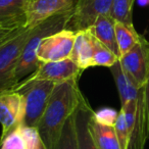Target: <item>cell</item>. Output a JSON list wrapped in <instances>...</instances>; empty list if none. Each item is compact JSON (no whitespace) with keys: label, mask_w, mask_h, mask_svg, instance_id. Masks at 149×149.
Returning a JSON list of instances; mask_svg holds the SVG:
<instances>
[{"label":"cell","mask_w":149,"mask_h":149,"mask_svg":"<svg viewBox=\"0 0 149 149\" xmlns=\"http://www.w3.org/2000/svg\"><path fill=\"white\" fill-rule=\"evenodd\" d=\"M79 79L55 85L37 130L46 149H54L66 120L74 113L84 97L78 85Z\"/></svg>","instance_id":"6da1fadb"},{"label":"cell","mask_w":149,"mask_h":149,"mask_svg":"<svg viewBox=\"0 0 149 149\" xmlns=\"http://www.w3.org/2000/svg\"><path fill=\"white\" fill-rule=\"evenodd\" d=\"M72 13H74V9L54 15L32 28L31 35L26 43L19 63L15 68V86L24 79L29 77L30 74H33L39 68L40 61L37 58V50L42 40L47 36L66 29V25L70 22Z\"/></svg>","instance_id":"7a4b0ae2"},{"label":"cell","mask_w":149,"mask_h":149,"mask_svg":"<svg viewBox=\"0 0 149 149\" xmlns=\"http://www.w3.org/2000/svg\"><path fill=\"white\" fill-rule=\"evenodd\" d=\"M55 85L51 81L24 79L10 89L21 94L24 99L23 126L37 128Z\"/></svg>","instance_id":"3957f363"},{"label":"cell","mask_w":149,"mask_h":149,"mask_svg":"<svg viewBox=\"0 0 149 149\" xmlns=\"http://www.w3.org/2000/svg\"><path fill=\"white\" fill-rule=\"evenodd\" d=\"M31 32L32 27L19 28L0 41V92L15 86V68Z\"/></svg>","instance_id":"277c9868"},{"label":"cell","mask_w":149,"mask_h":149,"mask_svg":"<svg viewBox=\"0 0 149 149\" xmlns=\"http://www.w3.org/2000/svg\"><path fill=\"white\" fill-rule=\"evenodd\" d=\"M123 70L130 74L139 87L149 79V42L140 35L138 43L120 58Z\"/></svg>","instance_id":"5b68a950"},{"label":"cell","mask_w":149,"mask_h":149,"mask_svg":"<svg viewBox=\"0 0 149 149\" xmlns=\"http://www.w3.org/2000/svg\"><path fill=\"white\" fill-rule=\"evenodd\" d=\"M113 0H78L66 30L79 32L91 28L99 15H110Z\"/></svg>","instance_id":"8992f818"},{"label":"cell","mask_w":149,"mask_h":149,"mask_svg":"<svg viewBox=\"0 0 149 149\" xmlns=\"http://www.w3.org/2000/svg\"><path fill=\"white\" fill-rule=\"evenodd\" d=\"M76 39V32L62 30L45 37L37 50L40 62L59 61L70 58Z\"/></svg>","instance_id":"52a82bcc"},{"label":"cell","mask_w":149,"mask_h":149,"mask_svg":"<svg viewBox=\"0 0 149 149\" xmlns=\"http://www.w3.org/2000/svg\"><path fill=\"white\" fill-rule=\"evenodd\" d=\"M23 120L24 99L21 94L13 90L0 92V124L2 126L0 139L23 125Z\"/></svg>","instance_id":"ba28073f"},{"label":"cell","mask_w":149,"mask_h":149,"mask_svg":"<svg viewBox=\"0 0 149 149\" xmlns=\"http://www.w3.org/2000/svg\"><path fill=\"white\" fill-rule=\"evenodd\" d=\"M83 70L70 58L59 61L40 62V65L26 80H45L54 83H62L70 79H80Z\"/></svg>","instance_id":"9c48e42d"},{"label":"cell","mask_w":149,"mask_h":149,"mask_svg":"<svg viewBox=\"0 0 149 149\" xmlns=\"http://www.w3.org/2000/svg\"><path fill=\"white\" fill-rule=\"evenodd\" d=\"M35 0H0V30L27 27L28 15Z\"/></svg>","instance_id":"30bf717a"},{"label":"cell","mask_w":149,"mask_h":149,"mask_svg":"<svg viewBox=\"0 0 149 149\" xmlns=\"http://www.w3.org/2000/svg\"><path fill=\"white\" fill-rule=\"evenodd\" d=\"M78 0H35L28 15L27 27H35L54 15L74 9Z\"/></svg>","instance_id":"8fae6325"},{"label":"cell","mask_w":149,"mask_h":149,"mask_svg":"<svg viewBox=\"0 0 149 149\" xmlns=\"http://www.w3.org/2000/svg\"><path fill=\"white\" fill-rule=\"evenodd\" d=\"M93 113L89 102L83 97L74 113L78 149H98L90 129V120Z\"/></svg>","instance_id":"7c38bea8"},{"label":"cell","mask_w":149,"mask_h":149,"mask_svg":"<svg viewBox=\"0 0 149 149\" xmlns=\"http://www.w3.org/2000/svg\"><path fill=\"white\" fill-rule=\"evenodd\" d=\"M88 31L108 49L111 50L120 59V52L116 42V21L111 15H99Z\"/></svg>","instance_id":"4fadbf2b"},{"label":"cell","mask_w":149,"mask_h":149,"mask_svg":"<svg viewBox=\"0 0 149 149\" xmlns=\"http://www.w3.org/2000/svg\"><path fill=\"white\" fill-rule=\"evenodd\" d=\"M93 36L88 30L76 32V39L70 58L80 68H92L93 58Z\"/></svg>","instance_id":"5bb4252c"},{"label":"cell","mask_w":149,"mask_h":149,"mask_svg":"<svg viewBox=\"0 0 149 149\" xmlns=\"http://www.w3.org/2000/svg\"><path fill=\"white\" fill-rule=\"evenodd\" d=\"M90 129L98 149H122L113 124L101 122L93 113L90 120Z\"/></svg>","instance_id":"9a60e30c"},{"label":"cell","mask_w":149,"mask_h":149,"mask_svg":"<svg viewBox=\"0 0 149 149\" xmlns=\"http://www.w3.org/2000/svg\"><path fill=\"white\" fill-rule=\"evenodd\" d=\"M109 70L112 74L114 82H116V88H118L120 99V107H124L131 100V86H132L134 80L132 79L130 74H128L123 70L120 59L113 65L110 66Z\"/></svg>","instance_id":"2e32d148"},{"label":"cell","mask_w":149,"mask_h":149,"mask_svg":"<svg viewBox=\"0 0 149 149\" xmlns=\"http://www.w3.org/2000/svg\"><path fill=\"white\" fill-rule=\"evenodd\" d=\"M116 36L120 57L130 51L140 39V35L136 32L135 28L129 27L118 22H116Z\"/></svg>","instance_id":"e0dca14e"},{"label":"cell","mask_w":149,"mask_h":149,"mask_svg":"<svg viewBox=\"0 0 149 149\" xmlns=\"http://www.w3.org/2000/svg\"><path fill=\"white\" fill-rule=\"evenodd\" d=\"M93 36V35H92ZM93 58H92V68L93 66H106L110 68L118 60V57L108 49L104 44L97 40L93 36Z\"/></svg>","instance_id":"ac0fdd59"},{"label":"cell","mask_w":149,"mask_h":149,"mask_svg":"<svg viewBox=\"0 0 149 149\" xmlns=\"http://www.w3.org/2000/svg\"><path fill=\"white\" fill-rule=\"evenodd\" d=\"M134 0H113L110 15L116 22L122 23L129 27H134L132 8Z\"/></svg>","instance_id":"d6986e66"},{"label":"cell","mask_w":149,"mask_h":149,"mask_svg":"<svg viewBox=\"0 0 149 149\" xmlns=\"http://www.w3.org/2000/svg\"><path fill=\"white\" fill-rule=\"evenodd\" d=\"M0 149H31L23 131V125L10 131L4 138L0 139Z\"/></svg>","instance_id":"ffe728a7"},{"label":"cell","mask_w":149,"mask_h":149,"mask_svg":"<svg viewBox=\"0 0 149 149\" xmlns=\"http://www.w3.org/2000/svg\"><path fill=\"white\" fill-rule=\"evenodd\" d=\"M54 149H78L74 114L66 120Z\"/></svg>","instance_id":"44dd1931"},{"label":"cell","mask_w":149,"mask_h":149,"mask_svg":"<svg viewBox=\"0 0 149 149\" xmlns=\"http://www.w3.org/2000/svg\"><path fill=\"white\" fill-rule=\"evenodd\" d=\"M114 130L116 133L118 143L120 145L122 149H129V144H130V133L128 130L126 122V116H125L124 110L120 108V110L116 114V120H114Z\"/></svg>","instance_id":"7402d4cb"},{"label":"cell","mask_w":149,"mask_h":149,"mask_svg":"<svg viewBox=\"0 0 149 149\" xmlns=\"http://www.w3.org/2000/svg\"><path fill=\"white\" fill-rule=\"evenodd\" d=\"M15 31V30H13ZM13 31H9V30H0V41L2 39H4L5 37H7L8 35H10Z\"/></svg>","instance_id":"603a6c76"},{"label":"cell","mask_w":149,"mask_h":149,"mask_svg":"<svg viewBox=\"0 0 149 149\" xmlns=\"http://www.w3.org/2000/svg\"><path fill=\"white\" fill-rule=\"evenodd\" d=\"M36 149H46V147H45V145L44 144H42V145H40L38 148H36Z\"/></svg>","instance_id":"cb8c5ba5"}]
</instances>
